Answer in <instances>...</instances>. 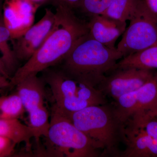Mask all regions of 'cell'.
Returning a JSON list of instances; mask_svg holds the SVG:
<instances>
[{
    "label": "cell",
    "instance_id": "obj_1",
    "mask_svg": "<svg viewBox=\"0 0 157 157\" xmlns=\"http://www.w3.org/2000/svg\"><path fill=\"white\" fill-rule=\"evenodd\" d=\"M56 21L45 42L10 79L16 86L28 76L37 75L45 69L58 64L76 43L89 32L88 23L78 18L73 10L57 4Z\"/></svg>",
    "mask_w": 157,
    "mask_h": 157
},
{
    "label": "cell",
    "instance_id": "obj_2",
    "mask_svg": "<svg viewBox=\"0 0 157 157\" xmlns=\"http://www.w3.org/2000/svg\"><path fill=\"white\" fill-rule=\"evenodd\" d=\"M123 58L117 48H108L89 33L82 37L59 64L67 76L96 88L116 68Z\"/></svg>",
    "mask_w": 157,
    "mask_h": 157
},
{
    "label": "cell",
    "instance_id": "obj_3",
    "mask_svg": "<svg viewBox=\"0 0 157 157\" xmlns=\"http://www.w3.org/2000/svg\"><path fill=\"white\" fill-rule=\"evenodd\" d=\"M65 114L89 137L98 150H103L102 155L121 157L120 146L125 142V124L114 107L107 104L90 106Z\"/></svg>",
    "mask_w": 157,
    "mask_h": 157
},
{
    "label": "cell",
    "instance_id": "obj_4",
    "mask_svg": "<svg viewBox=\"0 0 157 157\" xmlns=\"http://www.w3.org/2000/svg\"><path fill=\"white\" fill-rule=\"evenodd\" d=\"M42 72V78L52 91L55 106L65 114L107 104L106 96L100 90L70 78L59 69L48 68Z\"/></svg>",
    "mask_w": 157,
    "mask_h": 157
},
{
    "label": "cell",
    "instance_id": "obj_5",
    "mask_svg": "<svg viewBox=\"0 0 157 157\" xmlns=\"http://www.w3.org/2000/svg\"><path fill=\"white\" fill-rule=\"evenodd\" d=\"M61 155L69 157H98L99 151L89 137L77 128L65 113L54 105L46 137Z\"/></svg>",
    "mask_w": 157,
    "mask_h": 157
},
{
    "label": "cell",
    "instance_id": "obj_6",
    "mask_svg": "<svg viewBox=\"0 0 157 157\" xmlns=\"http://www.w3.org/2000/svg\"><path fill=\"white\" fill-rule=\"evenodd\" d=\"M117 49L123 57L157 45V16L141 0Z\"/></svg>",
    "mask_w": 157,
    "mask_h": 157
},
{
    "label": "cell",
    "instance_id": "obj_7",
    "mask_svg": "<svg viewBox=\"0 0 157 157\" xmlns=\"http://www.w3.org/2000/svg\"><path fill=\"white\" fill-rule=\"evenodd\" d=\"M156 73L154 70L117 68L105 77L97 88L106 97L116 101L121 96L140 89Z\"/></svg>",
    "mask_w": 157,
    "mask_h": 157
},
{
    "label": "cell",
    "instance_id": "obj_8",
    "mask_svg": "<svg viewBox=\"0 0 157 157\" xmlns=\"http://www.w3.org/2000/svg\"><path fill=\"white\" fill-rule=\"evenodd\" d=\"M116 111L125 124L132 117L153 109L157 105V72L142 87L116 100Z\"/></svg>",
    "mask_w": 157,
    "mask_h": 157
},
{
    "label": "cell",
    "instance_id": "obj_9",
    "mask_svg": "<svg viewBox=\"0 0 157 157\" xmlns=\"http://www.w3.org/2000/svg\"><path fill=\"white\" fill-rule=\"evenodd\" d=\"M56 14L46 9L43 17L21 36L14 39L13 49L18 61H27L45 42L55 23Z\"/></svg>",
    "mask_w": 157,
    "mask_h": 157
},
{
    "label": "cell",
    "instance_id": "obj_10",
    "mask_svg": "<svg viewBox=\"0 0 157 157\" xmlns=\"http://www.w3.org/2000/svg\"><path fill=\"white\" fill-rule=\"evenodd\" d=\"M39 7L38 3L30 0H4L3 21L11 33V39L18 38L33 25Z\"/></svg>",
    "mask_w": 157,
    "mask_h": 157
},
{
    "label": "cell",
    "instance_id": "obj_11",
    "mask_svg": "<svg viewBox=\"0 0 157 157\" xmlns=\"http://www.w3.org/2000/svg\"><path fill=\"white\" fill-rule=\"evenodd\" d=\"M91 36L108 48L116 49L117 40L126 29V22L110 18L102 14L91 17L88 22Z\"/></svg>",
    "mask_w": 157,
    "mask_h": 157
},
{
    "label": "cell",
    "instance_id": "obj_12",
    "mask_svg": "<svg viewBox=\"0 0 157 157\" xmlns=\"http://www.w3.org/2000/svg\"><path fill=\"white\" fill-rule=\"evenodd\" d=\"M125 134L126 147L121 157H157V139L128 125H125Z\"/></svg>",
    "mask_w": 157,
    "mask_h": 157
},
{
    "label": "cell",
    "instance_id": "obj_13",
    "mask_svg": "<svg viewBox=\"0 0 157 157\" xmlns=\"http://www.w3.org/2000/svg\"><path fill=\"white\" fill-rule=\"evenodd\" d=\"M46 84L42 77L32 75L24 78L16 86V92L21 99L26 111L29 113L44 105Z\"/></svg>",
    "mask_w": 157,
    "mask_h": 157
},
{
    "label": "cell",
    "instance_id": "obj_14",
    "mask_svg": "<svg viewBox=\"0 0 157 157\" xmlns=\"http://www.w3.org/2000/svg\"><path fill=\"white\" fill-rule=\"evenodd\" d=\"M0 136L7 137L14 143H24L28 150L30 148L31 139L34 137L33 130L18 119H0Z\"/></svg>",
    "mask_w": 157,
    "mask_h": 157
},
{
    "label": "cell",
    "instance_id": "obj_15",
    "mask_svg": "<svg viewBox=\"0 0 157 157\" xmlns=\"http://www.w3.org/2000/svg\"><path fill=\"white\" fill-rule=\"evenodd\" d=\"M125 68L157 69V45L121 59L117 64L116 69Z\"/></svg>",
    "mask_w": 157,
    "mask_h": 157
},
{
    "label": "cell",
    "instance_id": "obj_16",
    "mask_svg": "<svg viewBox=\"0 0 157 157\" xmlns=\"http://www.w3.org/2000/svg\"><path fill=\"white\" fill-rule=\"evenodd\" d=\"M141 0H113L102 14L123 22L131 20L135 15Z\"/></svg>",
    "mask_w": 157,
    "mask_h": 157
},
{
    "label": "cell",
    "instance_id": "obj_17",
    "mask_svg": "<svg viewBox=\"0 0 157 157\" xmlns=\"http://www.w3.org/2000/svg\"><path fill=\"white\" fill-rule=\"evenodd\" d=\"M11 39L10 31L3 22V19L0 20V52L2 54V59L9 74L14 73L17 70L18 60L14 54L13 49H11L9 44V41Z\"/></svg>",
    "mask_w": 157,
    "mask_h": 157
},
{
    "label": "cell",
    "instance_id": "obj_18",
    "mask_svg": "<svg viewBox=\"0 0 157 157\" xmlns=\"http://www.w3.org/2000/svg\"><path fill=\"white\" fill-rule=\"evenodd\" d=\"M28 113L29 121V126L33 130L34 137L37 140L42 136L47 137L50 128V121H48L49 114L47 108L42 105Z\"/></svg>",
    "mask_w": 157,
    "mask_h": 157
},
{
    "label": "cell",
    "instance_id": "obj_19",
    "mask_svg": "<svg viewBox=\"0 0 157 157\" xmlns=\"http://www.w3.org/2000/svg\"><path fill=\"white\" fill-rule=\"evenodd\" d=\"M25 111L17 93L0 97V119H18Z\"/></svg>",
    "mask_w": 157,
    "mask_h": 157
},
{
    "label": "cell",
    "instance_id": "obj_20",
    "mask_svg": "<svg viewBox=\"0 0 157 157\" xmlns=\"http://www.w3.org/2000/svg\"><path fill=\"white\" fill-rule=\"evenodd\" d=\"M125 125L139 129L150 137L157 139V120L147 112L134 116Z\"/></svg>",
    "mask_w": 157,
    "mask_h": 157
},
{
    "label": "cell",
    "instance_id": "obj_21",
    "mask_svg": "<svg viewBox=\"0 0 157 157\" xmlns=\"http://www.w3.org/2000/svg\"><path fill=\"white\" fill-rule=\"evenodd\" d=\"M113 0H82L78 8L90 17L102 14L106 11Z\"/></svg>",
    "mask_w": 157,
    "mask_h": 157
},
{
    "label": "cell",
    "instance_id": "obj_22",
    "mask_svg": "<svg viewBox=\"0 0 157 157\" xmlns=\"http://www.w3.org/2000/svg\"><path fill=\"white\" fill-rule=\"evenodd\" d=\"M16 144L9 138L0 136V157H9L13 154Z\"/></svg>",
    "mask_w": 157,
    "mask_h": 157
},
{
    "label": "cell",
    "instance_id": "obj_23",
    "mask_svg": "<svg viewBox=\"0 0 157 157\" xmlns=\"http://www.w3.org/2000/svg\"><path fill=\"white\" fill-rule=\"evenodd\" d=\"M82 0H56V4H60L67 6L70 9L78 8Z\"/></svg>",
    "mask_w": 157,
    "mask_h": 157
},
{
    "label": "cell",
    "instance_id": "obj_24",
    "mask_svg": "<svg viewBox=\"0 0 157 157\" xmlns=\"http://www.w3.org/2000/svg\"><path fill=\"white\" fill-rule=\"evenodd\" d=\"M149 9L157 16V0H144Z\"/></svg>",
    "mask_w": 157,
    "mask_h": 157
},
{
    "label": "cell",
    "instance_id": "obj_25",
    "mask_svg": "<svg viewBox=\"0 0 157 157\" xmlns=\"http://www.w3.org/2000/svg\"><path fill=\"white\" fill-rule=\"evenodd\" d=\"M0 75L5 76L9 79L11 78V75L1 58H0Z\"/></svg>",
    "mask_w": 157,
    "mask_h": 157
},
{
    "label": "cell",
    "instance_id": "obj_26",
    "mask_svg": "<svg viewBox=\"0 0 157 157\" xmlns=\"http://www.w3.org/2000/svg\"><path fill=\"white\" fill-rule=\"evenodd\" d=\"M11 86V83L9 79L6 78L5 76L0 75V89L3 88Z\"/></svg>",
    "mask_w": 157,
    "mask_h": 157
},
{
    "label": "cell",
    "instance_id": "obj_27",
    "mask_svg": "<svg viewBox=\"0 0 157 157\" xmlns=\"http://www.w3.org/2000/svg\"><path fill=\"white\" fill-rule=\"evenodd\" d=\"M151 116L153 117L157 120V105L153 109L149 110V111L147 112Z\"/></svg>",
    "mask_w": 157,
    "mask_h": 157
},
{
    "label": "cell",
    "instance_id": "obj_28",
    "mask_svg": "<svg viewBox=\"0 0 157 157\" xmlns=\"http://www.w3.org/2000/svg\"><path fill=\"white\" fill-rule=\"evenodd\" d=\"M4 0H0V16L2 15L3 4Z\"/></svg>",
    "mask_w": 157,
    "mask_h": 157
},
{
    "label": "cell",
    "instance_id": "obj_29",
    "mask_svg": "<svg viewBox=\"0 0 157 157\" xmlns=\"http://www.w3.org/2000/svg\"><path fill=\"white\" fill-rule=\"evenodd\" d=\"M30 1L33 2L34 3H37L39 2H42V1H44V0H30Z\"/></svg>",
    "mask_w": 157,
    "mask_h": 157
},
{
    "label": "cell",
    "instance_id": "obj_30",
    "mask_svg": "<svg viewBox=\"0 0 157 157\" xmlns=\"http://www.w3.org/2000/svg\"><path fill=\"white\" fill-rule=\"evenodd\" d=\"M2 91V89H0V93L1 92V91Z\"/></svg>",
    "mask_w": 157,
    "mask_h": 157
}]
</instances>
